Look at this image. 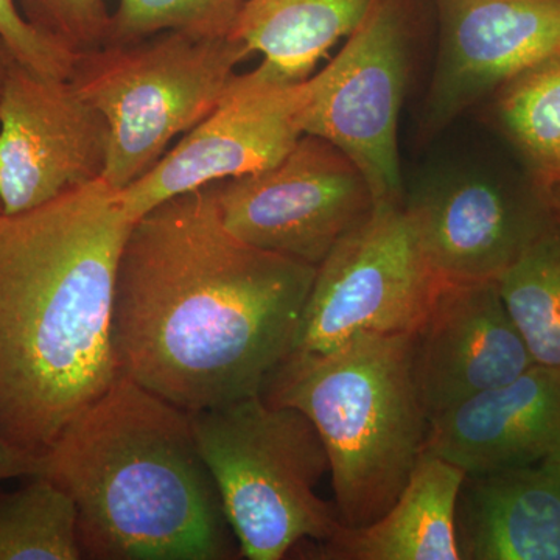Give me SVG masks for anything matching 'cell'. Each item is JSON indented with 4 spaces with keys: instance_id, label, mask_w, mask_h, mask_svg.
Listing matches in <instances>:
<instances>
[{
    "instance_id": "cell-14",
    "label": "cell",
    "mask_w": 560,
    "mask_h": 560,
    "mask_svg": "<svg viewBox=\"0 0 560 560\" xmlns=\"http://www.w3.org/2000/svg\"><path fill=\"white\" fill-rule=\"evenodd\" d=\"M405 206L444 282L499 280L555 221L529 180L518 186L485 173L436 180Z\"/></svg>"
},
{
    "instance_id": "cell-5",
    "label": "cell",
    "mask_w": 560,
    "mask_h": 560,
    "mask_svg": "<svg viewBox=\"0 0 560 560\" xmlns=\"http://www.w3.org/2000/svg\"><path fill=\"white\" fill-rule=\"evenodd\" d=\"M190 416L243 558L280 560L341 528L318 495L330 460L304 412L253 396Z\"/></svg>"
},
{
    "instance_id": "cell-19",
    "label": "cell",
    "mask_w": 560,
    "mask_h": 560,
    "mask_svg": "<svg viewBox=\"0 0 560 560\" xmlns=\"http://www.w3.org/2000/svg\"><path fill=\"white\" fill-rule=\"evenodd\" d=\"M490 98L497 125L539 189L560 171V49L512 75Z\"/></svg>"
},
{
    "instance_id": "cell-28",
    "label": "cell",
    "mask_w": 560,
    "mask_h": 560,
    "mask_svg": "<svg viewBox=\"0 0 560 560\" xmlns=\"http://www.w3.org/2000/svg\"><path fill=\"white\" fill-rule=\"evenodd\" d=\"M0 212H2V205H0Z\"/></svg>"
},
{
    "instance_id": "cell-27",
    "label": "cell",
    "mask_w": 560,
    "mask_h": 560,
    "mask_svg": "<svg viewBox=\"0 0 560 560\" xmlns=\"http://www.w3.org/2000/svg\"><path fill=\"white\" fill-rule=\"evenodd\" d=\"M14 62H16V58L11 54L5 40L0 38V105H2L3 92H5L7 81H9Z\"/></svg>"
},
{
    "instance_id": "cell-12",
    "label": "cell",
    "mask_w": 560,
    "mask_h": 560,
    "mask_svg": "<svg viewBox=\"0 0 560 560\" xmlns=\"http://www.w3.org/2000/svg\"><path fill=\"white\" fill-rule=\"evenodd\" d=\"M440 18L423 128L440 131L560 49V0H433Z\"/></svg>"
},
{
    "instance_id": "cell-16",
    "label": "cell",
    "mask_w": 560,
    "mask_h": 560,
    "mask_svg": "<svg viewBox=\"0 0 560 560\" xmlns=\"http://www.w3.org/2000/svg\"><path fill=\"white\" fill-rule=\"evenodd\" d=\"M456 541L460 560H560V455L466 474Z\"/></svg>"
},
{
    "instance_id": "cell-20",
    "label": "cell",
    "mask_w": 560,
    "mask_h": 560,
    "mask_svg": "<svg viewBox=\"0 0 560 560\" xmlns=\"http://www.w3.org/2000/svg\"><path fill=\"white\" fill-rule=\"evenodd\" d=\"M497 282L536 364L560 370V224L545 228Z\"/></svg>"
},
{
    "instance_id": "cell-21",
    "label": "cell",
    "mask_w": 560,
    "mask_h": 560,
    "mask_svg": "<svg viewBox=\"0 0 560 560\" xmlns=\"http://www.w3.org/2000/svg\"><path fill=\"white\" fill-rule=\"evenodd\" d=\"M83 558L79 512L68 492L46 475L0 493V560Z\"/></svg>"
},
{
    "instance_id": "cell-8",
    "label": "cell",
    "mask_w": 560,
    "mask_h": 560,
    "mask_svg": "<svg viewBox=\"0 0 560 560\" xmlns=\"http://www.w3.org/2000/svg\"><path fill=\"white\" fill-rule=\"evenodd\" d=\"M441 283L405 201L377 205L316 268L293 350L323 353L361 334H412Z\"/></svg>"
},
{
    "instance_id": "cell-17",
    "label": "cell",
    "mask_w": 560,
    "mask_h": 560,
    "mask_svg": "<svg viewBox=\"0 0 560 560\" xmlns=\"http://www.w3.org/2000/svg\"><path fill=\"white\" fill-rule=\"evenodd\" d=\"M466 471L423 452L399 499L377 521L361 528L341 526L315 544L313 559L460 560L456 504Z\"/></svg>"
},
{
    "instance_id": "cell-11",
    "label": "cell",
    "mask_w": 560,
    "mask_h": 560,
    "mask_svg": "<svg viewBox=\"0 0 560 560\" xmlns=\"http://www.w3.org/2000/svg\"><path fill=\"white\" fill-rule=\"evenodd\" d=\"M109 128L72 81L11 68L0 105L2 213L39 208L102 179Z\"/></svg>"
},
{
    "instance_id": "cell-2",
    "label": "cell",
    "mask_w": 560,
    "mask_h": 560,
    "mask_svg": "<svg viewBox=\"0 0 560 560\" xmlns=\"http://www.w3.org/2000/svg\"><path fill=\"white\" fill-rule=\"evenodd\" d=\"M105 179L25 212H0V433L44 456L120 377L113 342L130 234Z\"/></svg>"
},
{
    "instance_id": "cell-10",
    "label": "cell",
    "mask_w": 560,
    "mask_h": 560,
    "mask_svg": "<svg viewBox=\"0 0 560 560\" xmlns=\"http://www.w3.org/2000/svg\"><path fill=\"white\" fill-rule=\"evenodd\" d=\"M307 83L270 62L230 81L208 116L142 178L119 190L136 223L161 202L219 180L270 168L305 135Z\"/></svg>"
},
{
    "instance_id": "cell-7",
    "label": "cell",
    "mask_w": 560,
    "mask_h": 560,
    "mask_svg": "<svg viewBox=\"0 0 560 560\" xmlns=\"http://www.w3.org/2000/svg\"><path fill=\"white\" fill-rule=\"evenodd\" d=\"M415 0H371L338 54L305 79V135L329 140L370 183L375 206L405 201L399 119Z\"/></svg>"
},
{
    "instance_id": "cell-22",
    "label": "cell",
    "mask_w": 560,
    "mask_h": 560,
    "mask_svg": "<svg viewBox=\"0 0 560 560\" xmlns=\"http://www.w3.org/2000/svg\"><path fill=\"white\" fill-rule=\"evenodd\" d=\"M246 0H119L108 43H131L164 32L234 35Z\"/></svg>"
},
{
    "instance_id": "cell-26",
    "label": "cell",
    "mask_w": 560,
    "mask_h": 560,
    "mask_svg": "<svg viewBox=\"0 0 560 560\" xmlns=\"http://www.w3.org/2000/svg\"><path fill=\"white\" fill-rule=\"evenodd\" d=\"M536 194L539 195L552 220L560 224V171L536 189Z\"/></svg>"
},
{
    "instance_id": "cell-3",
    "label": "cell",
    "mask_w": 560,
    "mask_h": 560,
    "mask_svg": "<svg viewBox=\"0 0 560 560\" xmlns=\"http://www.w3.org/2000/svg\"><path fill=\"white\" fill-rule=\"evenodd\" d=\"M43 475L75 503L83 558L242 556L190 412L128 378L66 427L43 456Z\"/></svg>"
},
{
    "instance_id": "cell-18",
    "label": "cell",
    "mask_w": 560,
    "mask_h": 560,
    "mask_svg": "<svg viewBox=\"0 0 560 560\" xmlns=\"http://www.w3.org/2000/svg\"><path fill=\"white\" fill-rule=\"evenodd\" d=\"M371 0H246L234 35L290 80H304L359 25Z\"/></svg>"
},
{
    "instance_id": "cell-6",
    "label": "cell",
    "mask_w": 560,
    "mask_h": 560,
    "mask_svg": "<svg viewBox=\"0 0 560 560\" xmlns=\"http://www.w3.org/2000/svg\"><path fill=\"white\" fill-rule=\"evenodd\" d=\"M250 54L235 35L164 32L79 55L69 80L109 128L103 179L124 190L142 178L215 108Z\"/></svg>"
},
{
    "instance_id": "cell-1",
    "label": "cell",
    "mask_w": 560,
    "mask_h": 560,
    "mask_svg": "<svg viewBox=\"0 0 560 560\" xmlns=\"http://www.w3.org/2000/svg\"><path fill=\"white\" fill-rule=\"evenodd\" d=\"M315 272L232 235L212 184L161 202L120 254V377L189 412L261 396L293 350Z\"/></svg>"
},
{
    "instance_id": "cell-25",
    "label": "cell",
    "mask_w": 560,
    "mask_h": 560,
    "mask_svg": "<svg viewBox=\"0 0 560 560\" xmlns=\"http://www.w3.org/2000/svg\"><path fill=\"white\" fill-rule=\"evenodd\" d=\"M43 475V456L21 451L0 433V481Z\"/></svg>"
},
{
    "instance_id": "cell-24",
    "label": "cell",
    "mask_w": 560,
    "mask_h": 560,
    "mask_svg": "<svg viewBox=\"0 0 560 560\" xmlns=\"http://www.w3.org/2000/svg\"><path fill=\"white\" fill-rule=\"evenodd\" d=\"M0 38L25 68L47 79H70L75 55L33 28L16 0H0Z\"/></svg>"
},
{
    "instance_id": "cell-23",
    "label": "cell",
    "mask_w": 560,
    "mask_h": 560,
    "mask_svg": "<svg viewBox=\"0 0 560 560\" xmlns=\"http://www.w3.org/2000/svg\"><path fill=\"white\" fill-rule=\"evenodd\" d=\"M22 16L44 36L79 57L108 40L105 0H16Z\"/></svg>"
},
{
    "instance_id": "cell-4",
    "label": "cell",
    "mask_w": 560,
    "mask_h": 560,
    "mask_svg": "<svg viewBox=\"0 0 560 560\" xmlns=\"http://www.w3.org/2000/svg\"><path fill=\"white\" fill-rule=\"evenodd\" d=\"M261 396L304 412L318 430L346 528L382 517L425 451L430 419L412 372V334H361L323 353L293 350Z\"/></svg>"
},
{
    "instance_id": "cell-9",
    "label": "cell",
    "mask_w": 560,
    "mask_h": 560,
    "mask_svg": "<svg viewBox=\"0 0 560 560\" xmlns=\"http://www.w3.org/2000/svg\"><path fill=\"white\" fill-rule=\"evenodd\" d=\"M212 187L220 219L238 241L315 268L375 208L360 168L315 135L302 136L272 167Z\"/></svg>"
},
{
    "instance_id": "cell-13",
    "label": "cell",
    "mask_w": 560,
    "mask_h": 560,
    "mask_svg": "<svg viewBox=\"0 0 560 560\" xmlns=\"http://www.w3.org/2000/svg\"><path fill=\"white\" fill-rule=\"evenodd\" d=\"M499 282L442 280L425 318L412 331V372L429 419L534 366Z\"/></svg>"
},
{
    "instance_id": "cell-15",
    "label": "cell",
    "mask_w": 560,
    "mask_h": 560,
    "mask_svg": "<svg viewBox=\"0 0 560 560\" xmlns=\"http://www.w3.org/2000/svg\"><path fill=\"white\" fill-rule=\"evenodd\" d=\"M466 474L560 455V370L534 364L515 381L430 420L425 451Z\"/></svg>"
}]
</instances>
